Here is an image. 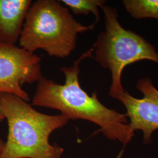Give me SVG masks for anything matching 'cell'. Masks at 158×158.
<instances>
[{"label":"cell","instance_id":"cell-1","mask_svg":"<svg viewBox=\"0 0 158 158\" xmlns=\"http://www.w3.org/2000/svg\"><path fill=\"white\" fill-rule=\"evenodd\" d=\"M90 57L93 58V48L83 53L72 66L60 68L65 76L63 85L42 76L37 82L32 104L57 110L69 120L90 121L98 125L108 139L127 145L132 140L135 132L130 128L125 114L107 107L98 100L97 91L90 96L80 85V64Z\"/></svg>","mask_w":158,"mask_h":158},{"label":"cell","instance_id":"cell-2","mask_svg":"<svg viewBox=\"0 0 158 158\" xmlns=\"http://www.w3.org/2000/svg\"><path fill=\"white\" fill-rule=\"evenodd\" d=\"M0 104L8 127L0 158H61L64 149L57 143L51 144L49 137L67 124V117L40 113L12 94L0 93Z\"/></svg>","mask_w":158,"mask_h":158},{"label":"cell","instance_id":"cell-3","mask_svg":"<svg viewBox=\"0 0 158 158\" xmlns=\"http://www.w3.org/2000/svg\"><path fill=\"white\" fill-rule=\"evenodd\" d=\"M96 25L77 22L60 1L38 0L25 17L19 47L31 53L41 49L51 56L64 59L75 49L78 34L93 30Z\"/></svg>","mask_w":158,"mask_h":158},{"label":"cell","instance_id":"cell-4","mask_svg":"<svg viewBox=\"0 0 158 158\" xmlns=\"http://www.w3.org/2000/svg\"><path fill=\"white\" fill-rule=\"evenodd\" d=\"M104 30L98 35L93 46V58L108 69L111 76L109 95L114 99L125 90L122 85V74L129 64L151 60L158 64V52L143 37L125 29L119 22L116 8L102 6Z\"/></svg>","mask_w":158,"mask_h":158},{"label":"cell","instance_id":"cell-5","mask_svg":"<svg viewBox=\"0 0 158 158\" xmlns=\"http://www.w3.org/2000/svg\"><path fill=\"white\" fill-rule=\"evenodd\" d=\"M42 76L41 59L15 45L0 44V93L29 101L23 85L38 82Z\"/></svg>","mask_w":158,"mask_h":158},{"label":"cell","instance_id":"cell-6","mask_svg":"<svg viewBox=\"0 0 158 158\" xmlns=\"http://www.w3.org/2000/svg\"><path fill=\"white\" fill-rule=\"evenodd\" d=\"M136 88L142 93V98L124 90L116 99L126 109L125 114L131 130L142 131L143 143L149 145L152 142L153 132L158 130V90L149 77L138 80Z\"/></svg>","mask_w":158,"mask_h":158},{"label":"cell","instance_id":"cell-7","mask_svg":"<svg viewBox=\"0 0 158 158\" xmlns=\"http://www.w3.org/2000/svg\"><path fill=\"white\" fill-rule=\"evenodd\" d=\"M31 0H0V44L15 45Z\"/></svg>","mask_w":158,"mask_h":158},{"label":"cell","instance_id":"cell-8","mask_svg":"<svg viewBox=\"0 0 158 158\" xmlns=\"http://www.w3.org/2000/svg\"><path fill=\"white\" fill-rule=\"evenodd\" d=\"M123 4L135 19L152 18L158 21V0H124Z\"/></svg>","mask_w":158,"mask_h":158},{"label":"cell","instance_id":"cell-9","mask_svg":"<svg viewBox=\"0 0 158 158\" xmlns=\"http://www.w3.org/2000/svg\"><path fill=\"white\" fill-rule=\"evenodd\" d=\"M61 3L69 7L75 15H89L92 13L96 18V24L100 21L99 8L106 4L104 0H61Z\"/></svg>","mask_w":158,"mask_h":158},{"label":"cell","instance_id":"cell-10","mask_svg":"<svg viewBox=\"0 0 158 158\" xmlns=\"http://www.w3.org/2000/svg\"><path fill=\"white\" fill-rule=\"evenodd\" d=\"M5 146H6V142L0 139V156L1 155L2 153L3 152L4 149L5 148Z\"/></svg>","mask_w":158,"mask_h":158},{"label":"cell","instance_id":"cell-11","mask_svg":"<svg viewBox=\"0 0 158 158\" xmlns=\"http://www.w3.org/2000/svg\"><path fill=\"white\" fill-rule=\"evenodd\" d=\"M4 119H5L4 115V113L2 112V110L1 107V104H0V122L2 121Z\"/></svg>","mask_w":158,"mask_h":158}]
</instances>
